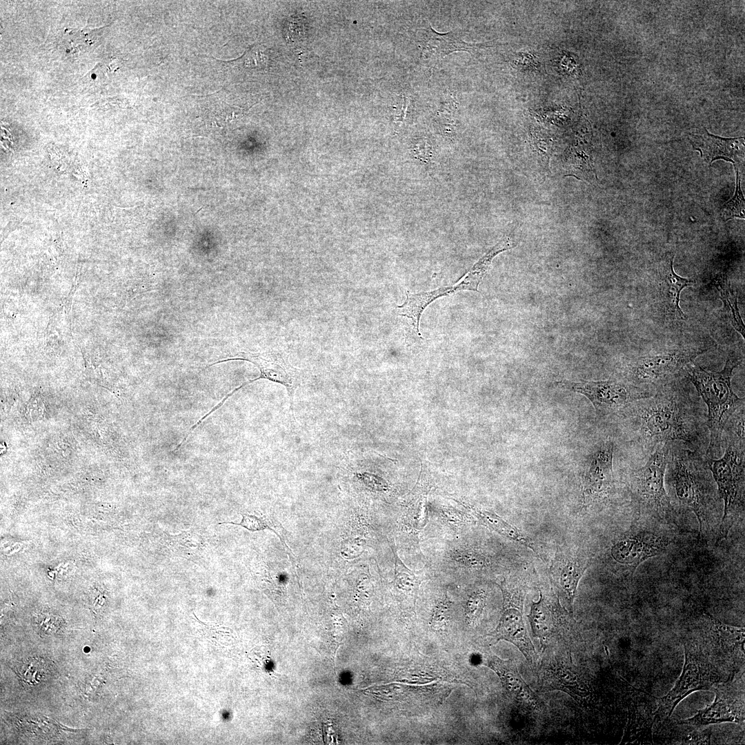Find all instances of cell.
Instances as JSON below:
<instances>
[{
	"mask_svg": "<svg viewBox=\"0 0 745 745\" xmlns=\"http://www.w3.org/2000/svg\"><path fill=\"white\" fill-rule=\"evenodd\" d=\"M480 281L469 271L458 282L450 286L441 287L434 290L411 294L406 291L404 303L398 306L400 315L410 319L415 331L419 337V320L426 306L437 298L448 296L460 290L478 291Z\"/></svg>",
	"mask_w": 745,
	"mask_h": 745,
	"instance_id": "15",
	"label": "cell"
},
{
	"mask_svg": "<svg viewBox=\"0 0 745 745\" xmlns=\"http://www.w3.org/2000/svg\"><path fill=\"white\" fill-rule=\"evenodd\" d=\"M629 700L627 736L632 741L652 742V727L657 708L656 699L635 689Z\"/></svg>",
	"mask_w": 745,
	"mask_h": 745,
	"instance_id": "18",
	"label": "cell"
},
{
	"mask_svg": "<svg viewBox=\"0 0 745 745\" xmlns=\"http://www.w3.org/2000/svg\"><path fill=\"white\" fill-rule=\"evenodd\" d=\"M577 676L570 656L568 662H551L548 667L545 668L541 675V686L546 691H562L577 699L584 695L582 692H585L580 688L582 684L578 682L580 679Z\"/></svg>",
	"mask_w": 745,
	"mask_h": 745,
	"instance_id": "22",
	"label": "cell"
},
{
	"mask_svg": "<svg viewBox=\"0 0 745 745\" xmlns=\"http://www.w3.org/2000/svg\"><path fill=\"white\" fill-rule=\"evenodd\" d=\"M670 543V539L662 534L641 530L617 541L611 548V555L617 562L635 571L648 559L664 553Z\"/></svg>",
	"mask_w": 745,
	"mask_h": 745,
	"instance_id": "11",
	"label": "cell"
},
{
	"mask_svg": "<svg viewBox=\"0 0 745 745\" xmlns=\"http://www.w3.org/2000/svg\"><path fill=\"white\" fill-rule=\"evenodd\" d=\"M564 386L586 396L597 413L606 415L622 412L633 402L654 393L615 379L604 381L563 382Z\"/></svg>",
	"mask_w": 745,
	"mask_h": 745,
	"instance_id": "9",
	"label": "cell"
},
{
	"mask_svg": "<svg viewBox=\"0 0 745 745\" xmlns=\"http://www.w3.org/2000/svg\"><path fill=\"white\" fill-rule=\"evenodd\" d=\"M44 415L45 406L42 399L38 395L32 397L24 410L26 419L29 421H36L41 420Z\"/></svg>",
	"mask_w": 745,
	"mask_h": 745,
	"instance_id": "32",
	"label": "cell"
},
{
	"mask_svg": "<svg viewBox=\"0 0 745 745\" xmlns=\"http://www.w3.org/2000/svg\"><path fill=\"white\" fill-rule=\"evenodd\" d=\"M510 63L514 68L523 72H537L542 68L537 54L531 52H520L515 54Z\"/></svg>",
	"mask_w": 745,
	"mask_h": 745,
	"instance_id": "29",
	"label": "cell"
},
{
	"mask_svg": "<svg viewBox=\"0 0 745 745\" xmlns=\"http://www.w3.org/2000/svg\"><path fill=\"white\" fill-rule=\"evenodd\" d=\"M589 565V559L577 550L562 551L552 562L550 567L552 581L570 612L579 582Z\"/></svg>",
	"mask_w": 745,
	"mask_h": 745,
	"instance_id": "13",
	"label": "cell"
},
{
	"mask_svg": "<svg viewBox=\"0 0 745 745\" xmlns=\"http://www.w3.org/2000/svg\"><path fill=\"white\" fill-rule=\"evenodd\" d=\"M241 515H242V519L241 520V522L239 523H235V522H228L219 523V524H230L237 525V526H240L247 529L248 530L252 531V532L260 531V530H264L268 529V530H270L273 531L274 533H275L277 535V536L279 537V535L275 531V529H273L271 527L272 525L270 524V522L267 521L266 519H264L263 518H260V517H257V516H255L254 515H250V514H247V513H244Z\"/></svg>",
	"mask_w": 745,
	"mask_h": 745,
	"instance_id": "30",
	"label": "cell"
},
{
	"mask_svg": "<svg viewBox=\"0 0 745 745\" xmlns=\"http://www.w3.org/2000/svg\"><path fill=\"white\" fill-rule=\"evenodd\" d=\"M459 555V561L468 566L482 568L486 566L488 564V559L485 556L475 551H464L460 553Z\"/></svg>",
	"mask_w": 745,
	"mask_h": 745,
	"instance_id": "33",
	"label": "cell"
},
{
	"mask_svg": "<svg viewBox=\"0 0 745 745\" xmlns=\"http://www.w3.org/2000/svg\"><path fill=\"white\" fill-rule=\"evenodd\" d=\"M614 444L610 440L602 442L590 454L584 475V501L591 504L606 499L613 486Z\"/></svg>",
	"mask_w": 745,
	"mask_h": 745,
	"instance_id": "12",
	"label": "cell"
},
{
	"mask_svg": "<svg viewBox=\"0 0 745 745\" xmlns=\"http://www.w3.org/2000/svg\"><path fill=\"white\" fill-rule=\"evenodd\" d=\"M395 560L394 585L399 589L413 592L417 590L420 583V576L408 568L393 549Z\"/></svg>",
	"mask_w": 745,
	"mask_h": 745,
	"instance_id": "26",
	"label": "cell"
},
{
	"mask_svg": "<svg viewBox=\"0 0 745 745\" xmlns=\"http://www.w3.org/2000/svg\"><path fill=\"white\" fill-rule=\"evenodd\" d=\"M713 702L700 710L693 717L681 720L679 724L702 726L725 722L742 723L744 721V682L739 683L733 676L715 686Z\"/></svg>",
	"mask_w": 745,
	"mask_h": 745,
	"instance_id": "10",
	"label": "cell"
},
{
	"mask_svg": "<svg viewBox=\"0 0 745 745\" xmlns=\"http://www.w3.org/2000/svg\"><path fill=\"white\" fill-rule=\"evenodd\" d=\"M674 255L665 259L657 271V290L659 300L665 309L679 320H684L686 316L679 306L682 290L693 286V279L684 278L677 275L673 269Z\"/></svg>",
	"mask_w": 745,
	"mask_h": 745,
	"instance_id": "19",
	"label": "cell"
},
{
	"mask_svg": "<svg viewBox=\"0 0 745 745\" xmlns=\"http://www.w3.org/2000/svg\"><path fill=\"white\" fill-rule=\"evenodd\" d=\"M423 34L426 36L423 43V53L426 59H432L435 61L441 59L454 51H467L473 54L481 49L492 47L495 44L492 41L468 43L453 32L440 34L435 32L431 27L424 30Z\"/></svg>",
	"mask_w": 745,
	"mask_h": 745,
	"instance_id": "21",
	"label": "cell"
},
{
	"mask_svg": "<svg viewBox=\"0 0 745 745\" xmlns=\"http://www.w3.org/2000/svg\"><path fill=\"white\" fill-rule=\"evenodd\" d=\"M670 443L657 446L646 463L631 475L630 490L636 508L659 517H670L673 507L665 489V474L668 461Z\"/></svg>",
	"mask_w": 745,
	"mask_h": 745,
	"instance_id": "6",
	"label": "cell"
},
{
	"mask_svg": "<svg viewBox=\"0 0 745 745\" xmlns=\"http://www.w3.org/2000/svg\"><path fill=\"white\" fill-rule=\"evenodd\" d=\"M470 510L482 524L499 534L528 547L542 557L541 553H539L534 542L529 537L498 515L493 511L484 509L472 508Z\"/></svg>",
	"mask_w": 745,
	"mask_h": 745,
	"instance_id": "23",
	"label": "cell"
},
{
	"mask_svg": "<svg viewBox=\"0 0 745 745\" xmlns=\"http://www.w3.org/2000/svg\"><path fill=\"white\" fill-rule=\"evenodd\" d=\"M715 286L723 302L726 315L733 328L744 337V324L737 306L736 293L733 291L726 277H718L715 280Z\"/></svg>",
	"mask_w": 745,
	"mask_h": 745,
	"instance_id": "25",
	"label": "cell"
},
{
	"mask_svg": "<svg viewBox=\"0 0 745 745\" xmlns=\"http://www.w3.org/2000/svg\"><path fill=\"white\" fill-rule=\"evenodd\" d=\"M486 595L481 590L474 592L469 597L467 602V616L468 619L474 622L481 615L485 605Z\"/></svg>",
	"mask_w": 745,
	"mask_h": 745,
	"instance_id": "31",
	"label": "cell"
},
{
	"mask_svg": "<svg viewBox=\"0 0 745 745\" xmlns=\"http://www.w3.org/2000/svg\"><path fill=\"white\" fill-rule=\"evenodd\" d=\"M744 421L737 422L723 435L725 452L719 459L706 458L708 469L724 501V513L719 528V540L726 537L744 507Z\"/></svg>",
	"mask_w": 745,
	"mask_h": 745,
	"instance_id": "3",
	"label": "cell"
},
{
	"mask_svg": "<svg viewBox=\"0 0 745 745\" xmlns=\"http://www.w3.org/2000/svg\"><path fill=\"white\" fill-rule=\"evenodd\" d=\"M487 664L497 673L503 686L516 700L530 707L537 708L539 706L538 696L524 680L517 666L510 660L490 655Z\"/></svg>",
	"mask_w": 745,
	"mask_h": 745,
	"instance_id": "20",
	"label": "cell"
},
{
	"mask_svg": "<svg viewBox=\"0 0 745 745\" xmlns=\"http://www.w3.org/2000/svg\"><path fill=\"white\" fill-rule=\"evenodd\" d=\"M530 144L533 151L542 162V165L548 169L549 159L553 151V141L540 131L534 130L530 133Z\"/></svg>",
	"mask_w": 745,
	"mask_h": 745,
	"instance_id": "28",
	"label": "cell"
},
{
	"mask_svg": "<svg viewBox=\"0 0 745 745\" xmlns=\"http://www.w3.org/2000/svg\"><path fill=\"white\" fill-rule=\"evenodd\" d=\"M679 442L670 443L668 480L678 502L691 510L699 523V537L706 528L708 469L705 454Z\"/></svg>",
	"mask_w": 745,
	"mask_h": 745,
	"instance_id": "4",
	"label": "cell"
},
{
	"mask_svg": "<svg viewBox=\"0 0 745 745\" xmlns=\"http://www.w3.org/2000/svg\"><path fill=\"white\" fill-rule=\"evenodd\" d=\"M636 444L650 453L665 443L679 442L700 451L706 440V416L700 405L675 379L653 395L633 402L622 411Z\"/></svg>",
	"mask_w": 745,
	"mask_h": 745,
	"instance_id": "1",
	"label": "cell"
},
{
	"mask_svg": "<svg viewBox=\"0 0 745 745\" xmlns=\"http://www.w3.org/2000/svg\"><path fill=\"white\" fill-rule=\"evenodd\" d=\"M736 187L733 197L722 207L721 212L725 220L733 217L744 218V197L740 186L739 171L735 166Z\"/></svg>",
	"mask_w": 745,
	"mask_h": 745,
	"instance_id": "27",
	"label": "cell"
},
{
	"mask_svg": "<svg viewBox=\"0 0 745 745\" xmlns=\"http://www.w3.org/2000/svg\"><path fill=\"white\" fill-rule=\"evenodd\" d=\"M688 137L693 148L699 151L702 157L710 164L718 159L735 164L737 158L744 153L743 137H720L708 133L704 128L691 132Z\"/></svg>",
	"mask_w": 745,
	"mask_h": 745,
	"instance_id": "17",
	"label": "cell"
},
{
	"mask_svg": "<svg viewBox=\"0 0 745 745\" xmlns=\"http://www.w3.org/2000/svg\"><path fill=\"white\" fill-rule=\"evenodd\" d=\"M709 620L711 630L717 637L718 646L726 653L744 652V628L727 625L706 613Z\"/></svg>",
	"mask_w": 745,
	"mask_h": 745,
	"instance_id": "24",
	"label": "cell"
},
{
	"mask_svg": "<svg viewBox=\"0 0 745 745\" xmlns=\"http://www.w3.org/2000/svg\"><path fill=\"white\" fill-rule=\"evenodd\" d=\"M741 362V357L730 354L719 372H711L693 364L686 368L688 379L702 397L708 410L706 427L709 430V443L705 451L708 458L715 459L722 452L724 430L744 415V399L739 398L731 386L733 371Z\"/></svg>",
	"mask_w": 745,
	"mask_h": 745,
	"instance_id": "2",
	"label": "cell"
},
{
	"mask_svg": "<svg viewBox=\"0 0 745 745\" xmlns=\"http://www.w3.org/2000/svg\"><path fill=\"white\" fill-rule=\"evenodd\" d=\"M244 359L257 365L261 371L260 376L252 381L264 378L281 384L286 387L290 399V408L293 413L294 395L296 389L303 381L301 371L290 364L287 359L280 355H246Z\"/></svg>",
	"mask_w": 745,
	"mask_h": 745,
	"instance_id": "16",
	"label": "cell"
},
{
	"mask_svg": "<svg viewBox=\"0 0 745 745\" xmlns=\"http://www.w3.org/2000/svg\"><path fill=\"white\" fill-rule=\"evenodd\" d=\"M559 603L550 599L542 590L539 599L531 603L527 617L532 633L539 639L542 647L559 632V626L569 619L570 613Z\"/></svg>",
	"mask_w": 745,
	"mask_h": 745,
	"instance_id": "14",
	"label": "cell"
},
{
	"mask_svg": "<svg viewBox=\"0 0 745 745\" xmlns=\"http://www.w3.org/2000/svg\"><path fill=\"white\" fill-rule=\"evenodd\" d=\"M708 350L703 346H682L637 357L626 366V381L654 393L659 387L676 379Z\"/></svg>",
	"mask_w": 745,
	"mask_h": 745,
	"instance_id": "5",
	"label": "cell"
},
{
	"mask_svg": "<svg viewBox=\"0 0 745 745\" xmlns=\"http://www.w3.org/2000/svg\"><path fill=\"white\" fill-rule=\"evenodd\" d=\"M685 661L682 673L671 690L657 702L655 721L670 717L677 704L686 696L699 690H712L722 681L717 666L697 646L685 641Z\"/></svg>",
	"mask_w": 745,
	"mask_h": 745,
	"instance_id": "7",
	"label": "cell"
},
{
	"mask_svg": "<svg viewBox=\"0 0 745 745\" xmlns=\"http://www.w3.org/2000/svg\"><path fill=\"white\" fill-rule=\"evenodd\" d=\"M503 609L496 628L488 635L514 644L530 664L537 658L524 619L526 587L519 582L502 581Z\"/></svg>",
	"mask_w": 745,
	"mask_h": 745,
	"instance_id": "8",
	"label": "cell"
}]
</instances>
